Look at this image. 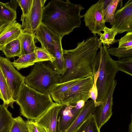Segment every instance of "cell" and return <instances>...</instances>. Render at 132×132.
<instances>
[{"label":"cell","instance_id":"16","mask_svg":"<svg viewBox=\"0 0 132 132\" xmlns=\"http://www.w3.org/2000/svg\"><path fill=\"white\" fill-rule=\"evenodd\" d=\"M22 32L21 25L16 20L8 24L0 34V50L6 45L18 38Z\"/></svg>","mask_w":132,"mask_h":132},{"label":"cell","instance_id":"2","mask_svg":"<svg viewBox=\"0 0 132 132\" xmlns=\"http://www.w3.org/2000/svg\"><path fill=\"white\" fill-rule=\"evenodd\" d=\"M84 9L68 0H52L44 7L41 23L62 38L80 27Z\"/></svg>","mask_w":132,"mask_h":132},{"label":"cell","instance_id":"13","mask_svg":"<svg viewBox=\"0 0 132 132\" xmlns=\"http://www.w3.org/2000/svg\"><path fill=\"white\" fill-rule=\"evenodd\" d=\"M63 104L55 102L37 120H35L46 132H56L57 119Z\"/></svg>","mask_w":132,"mask_h":132},{"label":"cell","instance_id":"9","mask_svg":"<svg viewBox=\"0 0 132 132\" xmlns=\"http://www.w3.org/2000/svg\"><path fill=\"white\" fill-rule=\"evenodd\" d=\"M46 1V0H33L28 13L25 16H21L22 32L34 34L36 30L41 23L43 10Z\"/></svg>","mask_w":132,"mask_h":132},{"label":"cell","instance_id":"35","mask_svg":"<svg viewBox=\"0 0 132 132\" xmlns=\"http://www.w3.org/2000/svg\"><path fill=\"white\" fill-rule=\"evenodd\" d=\"M8 24H9L0 21V34Z\"/></svg>","mask_w":132,"mask_h":132},{"label":"cell","instance_id":"36","mask_svg":"<svg viewBox=\"0 0 132 132\" xmlns=\"http://www.w3.org/2000/svg\"><path fill=\"white\" fill-rule=\"evenodd\" d=\"M132 116H131V121L130 124L129 125L128 130L129 132H132Z\"/></svg>","mask_w":132,"mask_h":132},{"label":"cell","instance_id":"11","mask_svg":"<svg viewBox=\"0 0 132 132\" xmlns=\"http://www.w3.org/2000/svg\"><path fill=\"white\" fill-rule=\"evenodd\" d=\"M110 24L118 34L132 32V0H129L123 7L117 11L113 22Z\"/></svg>","mask_w":132,"mask_h":132},{"label":"cell","instance_id":"7","mask_svg":"<svg viewBox=\"0 0 132 132\" xmlns=\"http://www.w3.org/2000/svg\"><path fill=\"white\" fill-rule=\"evenodd\" d=\"M0 68L10 90L13 98L16 102L25 77L15 69L12 62L6 58L0 56Z\"/></svg>","mask_w":132,"mask_h":132},{"label":"cell","instance_id":"19","mask_svg":"<svg viewBox=\"0 0 132 132\" xmlns=\"http://www.w3.org/2000/svg\"><path fill=\"white\" fill-rule=\"evenodd\" d=\"M20 43L22 55L34 52L36 47L34 34L22 32L18 37Z\"/></svg>","mask_w":132,"mask_h":132},{"label":"cell","instance_id":"28","mask_svg":"<svg viewBox=\"0 0 132 132\" xmlns=\"http://www.w3.org/2000/svg\"><path fill=\"white\" fill-rule=\"evenodd\" d=\"M35 52L36 54V59L34 63L50 61L52 63L55 60L54 57L47 51L42 48L36 46Z\"/></svg>","mask_w":132,"mask_h":132},{"label":"cell","instance_id":"33","mask_svg":"<svg viewBox=\"0 0 132 132\" xmlns=\"http://www.w3.org/2000/svg\"><path fill=\"white\" fill-rule=\"evenodd\" d=\"M17 1L22 10V14L21 16H26L31 9L33 0H17Z\"/></svg>","mask_w":132,"mask_h":132},{"label":"cell","instance_id":"12","mask_svg":"<svg viewBox=\"0 0 132 132\" xmlns=\"http://www.w3.org/2000/svg\"><path fill=\"white\" fill-rule=\"evenodd\" d=\"M117 83V80H114L106 97L102 103L96 107L93 114L97 126L100 129L109 120L112 115L113 95Z\"/></svg>","mask_w":132,"mask_h":132},{"label":"cell","instance_id":"18","mask_svg":"<svg viewBox=\"0 0 132 132\" xmlns=\"http://www.w3.org/2000/svg\"><path fill=\"white\" fill-rule=\"evenodd\" d=\"M82 79H75L56 84L49 92L51 98L55 102L61 104L64 94Z\"/></svg>","mask_w":132,"mask_h":132},{"label":"cell","instance_id":"14","mask_svg":"<svg viewBox=\"0 0 132 132\" xmlns=\"http://www.w3.org/2000/svg\"><path fill=\"white\" fill-rule=\"evenodd\" d=\"M56 34L42 23L37 28L34 33L35 38L41 44V48L47 51L53 56V39Z\"/></svg>","mask_w":132,"mask_h":132},{"label":"cell","instance_id":"24","mask_svg":"<svg viewBox=\"0 0 132 132\" xmlns=\"http://www.w3.org/2000/svg\"><path fill=\"white\" fill-rule=\"evenodd\" d=\"M36 59L35 51L32 53L23 55L17 60L12 62L13 67L17 70L28 67L34 65V62Z\"/></svg>","mask_w":132,"mask_h":132},{"label":"cell","instance_id":"23","mask_svg":"<svg viewBox=\"0 0 132 132\" xmlns=\"http://www.w3.org/2000/svg\"><path fill=\"white\" fill-rule=\"evenodd\" d=\"M6 58L9 59L22 55L20 43L18 38L6 45L2 50Z\"/></svg>","mask_w":132,"mask_h":132},{"label":"cell","instance_id":"21","mask_svg":"<svg viewBox=\"0 0 132 132\" xmlns=\"http://www.w3.org/2000/svg\"><path fill=\"white\" fill-rule=\"evenodd\" d=\"M16 17V11L10 6L9 3L0 1V21L9 24L15 21Z\"/></svg>","mask_w":132,"mask_h":132},{"label":"cell","instance_id":"37","mask_svg":"<svg viewBox=\"0 0 132 132\" xmlns=\"http://www.w3.org/2000/svg\"><path fill=\"white\" fill-rule=\"evenodd\" d=\"M0 98L3 100V98L1 92L0 90Z\"/></svg>","mask_w":132,"mask_h":132},{"label":"cell","instance_id":"15","mask_svg":"<svg viewBox=\"0 0 132 132\" xmlns=\"http://www.w3.org/2000/svg\"><path fill=\"white\" fill-rule=\"evenodd\" d=\"M96 108L93 100L85 102L77 117L64 132H76L87 119L94 113Z\"/></svg>","mask_w":132,"mask_h":132},{"label":"cell","instance_id":"34","mask_svg":"<svg viewBox=\"0 0 132 132\" xmlns=\"http://www.w3.org/2000/svg\"><path fill=\"white\" fill-rule=\"evenodd\" d=\"M26 122L29 132H46L42 126L34 120H28Z\"/></svg>","mask_w":132,"mask_h":132},{"label":"cell","instance_id":"22","mask_svg":"<svg viewBox=\"0 0 132 132\" xmlns=\"http://www.w3.org/2000/svg\"><path fill=\"white\" fill-rule=\"evenodd\" d=\"M12 115L3 104H0V132H9L11 127Z\"/></svg>","mask_w":132,"mask_h":132},{"label":"cell","instance_id":"26","mask_svg":"<svg viewBox=\"0 0 132 132\" xmlns=\"http://www.w3.org/2000/svg\"><path fill=\"white\" fill-rule=\"evenodd\" d=\"M94 114L91 115L76 132H100Z\"/></svg>","mask_w":132,"mask_h":132},{"label":"cell","instance_id":"32","mask_svg":"<svg viewBox=\"0 0 132 132\" xmlns=\"http://www.w3.org/2000/svg\"><path fill=\"white\" fill-rule=\"evenodd\" d=\"M118 47L132 49V32H127L119 41Z\"/></svg>","mask_w":132,"mask_h":132},{"label":"cell","instance_id":"10","mask_svg":"<svg viewBox=\"0 0 132 132\" xmlns=\"http://www.w3.org/2000/svg\"><path fill=\"white\" fill-rule=\"evenodd\" d=\"M85 102L81 101L75 105L63 104L58 115L56 132H64L77 117Z\"/></svg>","mask_w":132,"mask_h":132},{"label":"cell","instance_id":"1","mask_svg":"<svg viewBox=\"0 0 132 132\" xmlns=\"http://www.w3.org/2000/svg\"><path fill=\"white\" fill-rule=\"evenodd\" d=\"M102 43L96 34L78 43L73 49L63 50L65 68L60 83L82 79L94 75V65L97 51Z\"/></svg>","mask_w":132,"mask_h":132},{"label":"cell","instance_id":"31","mask_svg":"<svg viewBox=\"0 0 132 132\" xmlns=\"http://www.w3.org/2000/svg\"><path fill=\"white\" fill-rule=\"evenodd\" d=\"M107 51L110 55L115 56L119 59L132 56V49L114 47L108 48Z\"/></svg>","mask_w":132,"mask_h":132},{"label":"cell","instance_id":"3","mask_svg":"<svg viewBox=\"0 0 132 132\" xmlns=\"http://www.w3.org/2000/svg\"><path fill=\"white\" fill-rule=\"evenodd\" d=\"M103 45V47L100 46L95 61L94 83L97 92L96 107L102 103L119 71L116 61L108 53L106 46Z\"/></svg>","mask_w":132,"mask_h":132},{"label":"cell","instance_id":"27","mask_svg":"<svg viewBox=\"0 0 132 132\" xmlns=\"http://www.w3.org/2000/svg\"><path fill=\"white\" fill-rule=\"evenodd\" d=\"M120 1L112 0L104 9L103 12L105 22L112 23L114 21V15L118 3Z\"/></svg>","mask_w":132,"mask_h":132},{"label":"cell","instance_id":"17","mask_svg":"<svg viewBox=\"0 0 132 132\" xmlns=\"http://www.w3.org/2000/svg\"><path fill=\"white\" fill-rule=\"evenodd\" d=\"M62 38L56 34L53 39V56L55 59L52 63L55 69L61 75L63 73L65 64L63 54L61 40Z\"/></svg>","mask_w":132,"mask_h":132},{"label":"cell","instance_id":"20","mask_svg":"<svg viewBox=\"0 0 132 132\" xmlns=\"http://www.w3.org/2000/svg\"><path fill=\"white\" fill-rule=\"evenodd\" d=\"M0 90L3 102V104L7 108L8 106L13 108L14 100L10 90L0 68Z\"/></svg>","mask_w":132,"mask_h":132},{"label":"cell","instance_id":"29","mask_svg":"<svg viewBox=\"0 0 132 132\" xmlns=\"http://www.w3.org/2000/svg\"><path fill=\"white\" fill-rule=\"evenodd\" d=\"M9 132H29L26 121L20 116L13 118Z\"/></svg>","mask_w":132,"mask_h":132},{"label":"cell","instance_id":"30","mask_svg":"<svg viewBox=\"0 0 132 132\" xmlns=\"http://www.w3.org/2000/svg\"><path fill=\"white\" fill-rule=\"evenodd\" d=\"M119 70L132 76V57H127L116 61Z\"/></svg>","mask_w":132,"mask_h":132},{"label":"cell","instance_id":"25","mask_svg":"<svg viewBox=\"0 0 132 132\" xmlns=\"http://www.w3.org/2000/svg\"><path fill=\"white\" fill-rule=\"evenodd\" d=\"M103 33H101L99 35L100 42L106 45L108 48L110 45L114 44L119 42V39H115V36L118 34L117 31L113 28H109L105 27L104 28Z\"/></svg>","mask_w":132,"mask_h":132},{"label":"cell","instance_id":"5","mask_svg":"<svg viewBox=\"0 0 132 132\" xmlns=\"http://www.w3.org/2000/svg\"><path fill=\"white\" fill-rule=\"evenodd\" d=\"M60 76L50 61L39 62L35 63L29 74L25 77L24 82L40 93L50 94L54 86L60 83Z\"/></svg>","mask_w":132,"mask_h":132},{"label":"cell","instance_id":"8","mask_svg":"<svg viewBox=\"0 0 132 132\" xmlns=\"http://www.w3.org/2000/svg\"><path fill=\"white\" fill-rule=\"evenodd\" d=\"M104 8V0H100L91 6L83 15L86 26L93 34L99 35L106 27L103 12Z\"/></svg>","mask_w":132,"mask_h":132},{"label":"cell","instance_id":"4","mask_svg":"<svg viewBox=\"0 0 132 132\" xmlns=\"http://www.w3.org/2000/svg\"><path fill=\"white\" fill-rule=\"evenodd\" d=\"M16 102L20 106L21 115L34 121L38 119L54 103L50 94L40 93L24 82Z\"/></svg>","mask_w":132,"mask_h":132},{"label":"cell","instance_id":"6","mask_svg":"<svg viewBox=\"0 0 132 132\" xmlns=\"http://www.w3.org/2000/svg\"><path fill=\"white\" fill-rule=\"evenodd\" d=\"M94 82V77L82 79L64 94L61 104L74 105L80 101L86 102L90 98L89 92Z\"/></svg>","mask_w":132,"mask_h":132}]
</instances>
